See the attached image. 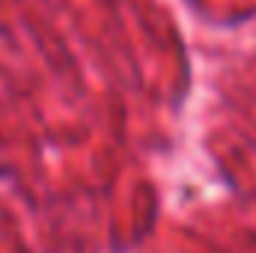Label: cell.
Listing matches in <instances>:
<instances>
[{
	"label": "cell",
	"instance_id": "cell-1",
	"mask_svg": "<svg viewBox=\"0 0 256 253\" xmlns=\"http://www.w3.org/2000/svg\"><path fill=\"white\" fill-rule=\"evenodd\" d=\"M3 176H6V170H3V167H0V179H3Z\"/></svg>",
	"mask_w": 256,
	"mask_h": 253
}]
</instances>
